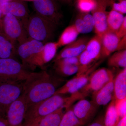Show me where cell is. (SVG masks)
<instances>
[{"mask_svg":"<svg viewBox=\"0 0 126 126\" xmlns=\"http://www.w3.org/2000/svg\"><path fill=\"white\" fill-rule=\"evenodd\" d=\"M16 44L0 30V59L13 58L16 52Z\"/></svg>","mask_w":126,"mask_h":126,"instance_id":"cell-21","label":"cell"},{"mask_svg":"<svg viewBox=\"0 0 126 126\" xmlns=\"http://www.w3.org/2000/svg\"><path fill=\"white\" fill-rule=\"evenodd\" d=\"M79 34L73 24L66 27L56 42L59 48L65 46L76 40Z\"/></svg>","mask_w":126,"mask_h":126,"instance_id":"cell-24","label":"cell"},{"mask_svg":"<svg viewBox=\"0 0 126 126\" xmlns=\"http://www.w3.org/2000/svg\"><path fill=\"white\" fill-rule=\"evenodd\" d=\"M121 38L116 33L107 31L101 37V58H106L116 51Z\"/></svg>","mask_w":126,"mask_h":126,"instance_id":"cell-18","label":"cell"},{"mask_svg":"<svg viewBox=\"0 0 126 126\" xmlns=\"http://www.w3.org/2000/svg\"><path fill=\"white\" fill-rule=\"evenodd\" d=\"M73 25L79 34L88 33L94 30V19L89 13L80 12Z\"/></svg>","mask_w":126,"mask_h":126,"instance_id":"cell-20","label":"cell"},{"mask_svg":"<svg viewBox=\"0 0 126 126\" xmlns=\"http://www.w3.org/2000/svg\"><path fill=\"white\" fill-rule=\"evenodd\" d=\"M97 106L93 101L82 98L78 102L72 109L80 124L83 126L94 116L96 112Z\"/></svg>","mask_w":126,"mask_h":126,"instance_id":"cell-15","label":"cell"},{"mask_svg":"<svg viewBox=\"0 0 126 126\" xmlns=\"http://www.w3.org/2000/svg\"><path fill=\"white\" fill-rule=\"evenodd\" d=\"M115 108L119 118L126 115V98L124 99H115Z\"/></svg>","mask_w":126,"mask_h":126,"instance_id":"cell-32","label":"cell"},{"mask_svg":"<svg viewBox=\"0 0 126 126\" xmlns=\"http://www.w3.org/2000/svg\"><path fill=\"white\" fill-rule=\"evenodd\" d=\"M59 47L56 42H47L44 45L43 49L34 59L32 69L36 67H42L56 56Z\"/></svg>","mask_w":126,"mask_h":126,"instance_id":"cell-17","label":"cell"},{"mask_svg":"<svg viewBox=\"0 0 126 126\" xmlns=\"http://www.w3.org/2000/svg\"><path fill=\"white\" fill-rule=\"evenodd\" d=\"M27 104L22 95L9 107L6 112L7 126H23Z\"/></svg>","mask_w":126,"mask_h":126,"instance_id":"cell-14","label":"cell"},{"mask_svg":"<svg viewBox=\"0 0 126 126\" xmlns=\"http://www.w3.org/2000/svg\"><path fill=\"white\" fill-rule=\"evenodd\" d=\"M116 126H126V115L119 119Z\"/></svg>","mask_w":126,"mask_h":126,"instance_id":"cell-37","label":"cell"},{"mask_svg":"<svg viewBox=\"0 0 126 126\" xmlns=\"http://www.w3.org/2000/svg\"><path fill=\"white\" fill-rule=\"evenodd\" d=\"M0 116H1V115L0 113Z\"/></svg>","mask_w":126,"mask_h":126,"instance_id":"cell-43","label":"cell"},{"mask_svg":"<svg viewBox=\"0 0 126 126\" xmlns=\"http://www.w3.org/2000/svg\"><path fill=\"white\" fill-rule=\"evenodd\" d=\"M44 45L38 41L29 39L16 47V53L20 58L25 68L27 67L32 69L34 59L43 49Z\"/></svg>","mask_w":126,"mask_h":126,"instance_id":"cell-9","label":"cell"},{"mask_svg":"<svg viewBox=\"0 0 126 126\" xmlns=\"http://www.w3.org/2000/svg\"><path fill=\"white\" fill-rule=\"evenodd\" d=\"M118 36L120 38L126 35V17H125L122 24L117 32Z\"/></svg>","mask_w":126,"mask_h":126,"instance_id":"cell-34","label":"cell"},{"mask_svg":"<svg viewBox=\"0 0 126 126\" xmlns=\"http://www.w3.org/2000/svg\"><path fill=\"white\" fill-rule=\"evenodd\" d=\"M99 64V63L94 64L83 73L77 75L70 79L62 87L57 89L54 94H72L79 92L87 83L90 75Z\"/></svg>","mask_w":126,"mask_h":126,"instance_id":"cell-11","label":"cell"},{"mask_svg":"<svg viewBox=\"0 0 126 126\" xmlns=\"http://www.w3.org/2000/svg\"><path fill=\"white\" fill-rule=\"evenodd\" d=\"M113 79V73L109 69L102 68L94 70L90 75L87 83L80 92L87 95L90 93H94Z\"/></svg>","mask_w":126,"mask_h":126,"instance_id":"cell-10","label":"cell"},{"mask_svg":"<svg viewBox=\"0 0 126 126\" xmlns=\"http://www.w3.org/2000/svg\"><path fill=\"white\" fill-rule=\"evenodd\" d=\"M3 17L2 12L0 9V30H2V19Z\"/></svg>","mask_w":126,"mask_h":126,"instance_id":"cell-40","label":"cell"},{"mask_svg":"<svg viewBox=\"0 0 126 126\" xmlns=\"http://www.w3.org/2000/svg\"><path fill=\"white\" fill-rule=\"evenodd\" d=\"M114 79L100 90L93 94V101L97 106H105L113 99Z\"/></svg>","mask_w":126,"mask_h":126,"instance_id":"cell-19","label":"cell"},{"mask_svg":"<svg viewBox=\"0 0 126 126\" xmlns=\"http://www.w3.org/2000/svg\"><path fill=\"white\" fill-rule=\"evenodd\" d=\"M57 27L56 25L35 13L30 16L26 30L29 39L38 41L45 44L52 40Z\"/></svg>","mask_w":126,"mask_h":126,"instance_id":"cell-3","label":"cell"},{"mask_svg":"<svg viewBox=\"0 0 126 126\" xmlns=\"http://www.w3.org/2000/svg\"><path fill=\"white\" fill-rule=\"evenodd\" d=\"M88 126H104L103 117L99 118L96 121Z\"/></svg>","mask_w":126,"mask_h":126,"instance_id":"cell-36","label":"cell"},{"mask_svg":"<svg viewBox=\"0 0 126 126\" xmlns=\"http://www.w3.org/2000/svg\"><path fill=\"white\" fill-rule=\"evenodd\" d=\"M101 39L96 35L88 41L86 48L79 56V75L83 73L91 67L94 62L101 58Z\"/></svg>","mask_w":126,"mask_h":126,"instance_id":"cell-5","label":"cell"},{"mask_svg":"<svg viewBox=\"0 0 126 126\" xmlns=\"http://www.w3.org/2000/svg\"><path fill=\"white\" fill-rule=\"evenodd\" d=\"M23 1H33L34 0H22Z\"/></svg>","mask_w":126,"mask_h":126,"instance_id":"cell-42","label":"cell"},{"mask_svg":"<svg viewBox=\"0 0 126 126\" xmlns=\"http://www.w3.org/2000/svg\"><path fill=\"white\" fill-rule=\"evenodd\" d=\"M114 94L115 99L126 98V68L120 71L114 79Z\"/></svg>","mask_w":126,"mask_h":126,"instance_id":"cell-22","label":"cell"},{"mask_svg":"<svg viewBox=\"0 0 126 126\" xmlns=\"http://www.w3.org/2000/svg\"><path fill=\"white\" fill-rule=\"evenodd\" d=\"M22 81L0 79V113L6 114L10 106L23 93Z\"/></svg>","mask_w":126,"mask_h":126,"instance_id":"cell-4","label":"cell"},{"mask_svg":"<svg viewBox=\"0 0 126 126\" xmlns=\"http://www.w3.org/2000/svg\"><path fill=\"white\" fill-rule=\"evenodd\" d=\"M59 126H82L73 109H68L64 113Z\"/></svg>","mask_w":126,"mask_h":126,"instance_id":"cell-29","label":"cell"},{"mask_svg":"<svg viewBox=\"0 0 126 126\" xmlns=\"http://www.w3.org/2000/svg\"><path fill=\"white\" fill-rule=\"evenodd\" d=\"M33 6L36 14L56 25L63 18L55 0H34Z\"/></svg>","mask_w":126,"mask_h":126,"instance_id":"cell-8","label":"cell"},{"mask_svg":"<svg viewBox=\"0 0 126 126\" xmlns=\"http://www.w3.org/2000/svg\"></svg>","mask_w":126,"mask_h":126,"instance_id":"cell-44","label":"cell"},{"mask_svg":"<svg viewBox=\"0 0 126 126\" xmlns=\"http://www.w3.org/2000/svg\"><path fill=\"white\" fill-rule=\"evenodd\" d=\"M64 107L59 108L41 120L37 126H59L65 112Z\"/></svg>","mask_w":126,"mask_h":126,"instance_id":"cell-23","label":"cell"},{"mask_svg":"<svg viewBox=\"0 0 126 126\" xmlns=\"http://www.w3.org/2000/svg\"><path fill=\"white\" fill-rule=\"evenodd\" d=\"M89 40L87 37H81L65 46L56 55L54 61L64 58L79 56L85 49Z\"/></svg>","mask_w":126,"mask_h":126,"instance_id":"cell-16","label":"cell"},{"mask_svg":"<svg viewBox=\"0 0 126 126\" xmlns=\"http://www.w3.org/2000/svg\"><path fill=\"white\" fill-rule=\"evenodd\" d=\"M2 30L7 37L18 45L29 39L21 21L11 14H7L2 18Z\"/></svg>","mask_w":126,"mask_h":126,"instance_id":"cell-6","label":"cell"},{"mask_svg":"<svg viewBox=\"0 0 126 126\" xmlns=\"http://www.w3.org/2000/svg\"><path fill=\"white\" fill-rule=\"evenodd\" d=\"M115 103L114 98L107 109L104 118V126H116L120 119L115 109Z\"/></svg>","mask_w":126,"mask_h":126,"instance_id":"cell-26","label":"cell"},{"mask_svg":"<svg viewBox=\"0 0 126 126\" xmlns=\"http://www.w3.org/2000/svg\"><path fill=\"white\" fill-rule=\"evenodd\" d=\"M0 9L3 16L11 14L21 21L26 29L29 18L27 6L22 0H12L9 2L0 4Z\"/></svg>","mask_w":126,"mask_h":126,"instance_id":"cell-12","label":"cell"},{"mask_svg":"<svg viewBox=\"0 0 126 126\" xmlns=\"http://www.w3.org/2000/svg\"></svg>","mask_w":126,"mask_h":126,"instance_id":"cell-45","label":"cell"},{"mask_svg":"<svg viewBox=\"0 0 126 126\" xmlns=\"http://www.w3.org/2000/svg\"><path fill=\"white\" fill-rule=\"evenodd\" d=\"M74 0H58L59 2L67 4H72Z\"/></svg>","mask_w":126,"mask_h":126,"instance_id":"cell-39","label":"cell"},{"mask_svg":"<svg viewBox=\"0 0 126 126\" xmlns=\"http://www.w3.org/2000/svg\"><path fill=\"white\" fill-rule=\"evenodd\" d=\"M96 0H77V5L80 12L89 13L94 9Z\"/></svg>","mask_w":126,"mask_h":126,"instance_id":"cell-30","label":"cell"},{"mask_svg":"<svg viewBox=\"0 0 126 126\" xmlns=\"http://www.w3.org/2000/svg\"><path fill=\"white\" fill-rule=\"evenodd\" d=\"M126 17L112 10L108 12L107 20V31L117 33Z\"/></svg>","mask_w":126,"mask_h":126,"instance_id":"cell-25","label":"cell"},{"mask_svg":"<svg viewBox=\"0 0 126 126\" xmlns=\"http://www.w3.org/2000/svg\"><path fill=\"white\" fill-rule=\"evenodd\" d=\"M109 6L111 7V10L123 15L126 14V0H109Z\"/></svg>","mask_w":126,"mask_h":126,"instance_id":"cell-31","label":"cell"},{"mask_svg":"<svg viewBox=\"0 0 126 126\" xmlns=\"http://www.w3.org/2000/svg\"><path fill=\"white\" fill-rule=\"evenodd\" d=\"M80 98L77 93L72 94L68 97L63 96L61 94H54L27 108L23 126H37L44 117L62 107L67 110L72 104Z\"/></svg>","mask_w":126,"mask_h":126,"instance_id":"cell-2","label":"cell"},{"mask_svg":"<svg viewBox=\"0 0 126 126\" xmlns=\"http://www.w3.org/2000/svg\"><path fill=\"white\" fill-rule=\"evenodd\" d=\"M110 67L116 68H126V49L116 51L110 56L108 61Z\"/></svg>","mask_w":126,"mask_h":126,"instance_id":"cell-27","label":"cell"},{"mask_svg":"<svg viewBox=\"0 0 126 126\" xmlns=\"http://www.w3.org/2000/svg\"><path fill=\"white\" fill-rule=\"evenodd\" d=\"M31 72L13 58L0 59V79L24 81Z\"/></svg>","mask_w":126,"mask_h":126,"instance_id":"cell-7","label":"cell"},{"mask_svg":"<svg viewBox=\"0 0 126 126\" xmlns=\"http://www.w3.org/2000/svg\"><path fill=\"white\" fill-rule=\"evenodd\" d=\"M54 68L58 74L63 77H69L77 73L78 65H69L54 64Z\"/></svg>","mask_w":126,"mask_h":126,"instance_id":"cell-28","label":"cell"},{"mask_svg":"<svg viewBox=\"0 0 126 126\" xmlns=\"http://www.w3.org/2000/svg\"><path fill=\"white\" fill-rule=\"evenodd\" d=\"M54 63L69 65H78L79 64V56L77 57L64 58L54 61Z\"/></svg>","mask_w":126,"mask_h":126,"instance_id":"cell-33","label":"cell"},{"mask_svg":"<svg viewBox=\"0 0 126 126\" xmlns=\"http://www.w3.org/2000/svg\"><path fill=\"white\" fill-rule=\"evenodd\" d=\"M58 84L57 81L47 71L31 72L24 81L21 94L27 108L53 95Z\"/></svg>","mask_w":126,"mask_h":126,"instance_id":"cell-1","label":"cell"},{"mask_svg":"<svg viewBox=\"0 0 126 126\" xmlns=\"http://www.w3.org/2000/svg\"><path fill=\"white\" fill-rule=\"evenodd\" d=\"M12 0H0V4L2 3H5L11 1Z\"/></svg>","mask_w":126,"mask_h":126,"instance_id":"cell-41","label":"cell"},{"mask_svg":"<svg viewBox=\"0 0 126 126\" xmlns=\"http://www.w3.org/2000/svg\"><path fill=\"white\" fill-rule=\"evenodd\" d=\"M0 126H7V119L1 116H0Z\"/></svg>","mask_w":126,"mask_h":126,"instance_id":"cell-38","label":"cell"},{"mask_svg":"<svg viewBox=\"0 0 126 126\" xmlns=\"http://www.w3.org/2000/svg\"><path fill=\"white\" fill-rule=\"evenodd\" d=\"M126 35L121 38L117 49L116 51H120L126 49Z\"/></svg>","mask_w":126,"mask_h":126,"instance_id":"cell-35","label":"cell"},{"mask_svg":"<svg viewBox=\"0 0 126 126\" xmlns=\"http://www.w3.org/2000/svg\"><path fill=\"white\" fill-rule=\"evenodd\" d=\"M96 4L92 11V15L94 21V31L96 35L101 37L107 31V20L109 0H96Z\"/></svg>","mask_w":126,"mask_h":126,"instance_id":"cell-13","label":"cell"}]
</instances>
